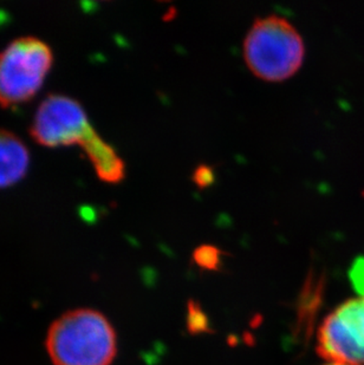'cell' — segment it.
Wrapping results in <instances>:
<instances>
[{
  "label": "cell",
  "instance_id": "obj_1",
  "mask_svg": "<svg viewBox=\"0 0 364 365\" xmlns=\"http://www.w3.org/2000/svg\"><path fill=\"white\" fill-rule=\"evenodd\" d=\"M30 135L50 148L79 145L104 182L118 183L126 178V165L116 150L101 138L82 104L63 93H50L38 106Z\"/></svg>",
  "mask_w": 364,
  "mask_h": 365
},
{
  "label": "cell",
  "instance_id": "obj_2",
  "mask_svg": "<svg viewBox=\"0 0 364 365\" xmlns=\"http://www.w3.org/2000/svg\"><path fill=\"white\" fill-rule=\"evenodd\" d=\"M45 349L54 365H111L117 354L116 332L100 311L81 307L54 321Z\"/></svg>",
  "mask_w": 364,
  "mask_h": 365
},
{
  "label": "cell",
  "instance_id": "obj_3",
  "mask_svg": "<svg viewBox=\"0 0 364 365\" xmlns=\"http://www.w3.org/2000/svg\"><path fill=\"white\" fill-rule=\"evenodd\" d=\"M245 63L259 80L283 82L298 73L305 58V44L298 30L277 14L258 18L245 36Z\"/></svg>",
  "mask_w": 364,
  "mask_h": 365
},
{
  "label": "cell",
  "instance_id": "obj_4",
  "mask_svg": "<svg viewBox=\"0 0 364 365\" xmlns=\"http://www.w3.org/2000/svg\"><path fill=\"white\" fill-rule=\"evenodd\" d=\"M54 64L50 45L34 36L11 41L0 51V107L31 100Z\"/></svg>",
  "mask_w": 364,
  "mask_h": 365
},
{
  "label": "cell",
  "instance_id": "obj_5",
  "mask_svg": "<svg viewBox=\"0 0 364 365\" xmlns=\"http://www.w3.org/2000/svg\"><path fill=\"white\" fill-rule=\"evenodd\" d=\"M317 352L329 362L364 365V297L344 302L325 318Z\"/></svg>",
  "mask_w": 364,
  "mask_h": 365
},
{
  "label": "cell",
  "instance_id": "obj_6",
  "mask_svg": "<svg viewBox=\"0 0 364 365\" xmlns=\"http://www.w3.org/2000/svg\"><path fill=\"white\" fill-rule=\"evenodd\" d=\"M30 165L29 148L14 131L0 128V188L21 181Z\"/></svg>",
  "mask_w": 364,
  "mask_h": 365
},
{
  "label": "cell",
  "instance_id": "obj_7",
  "mask_svg": "<svg viewBox=\"0 0 364 365\" xmlns=\"http://www.w3.org/2000/svg\"><path fill=\"white\" fill-rule=\"evenodd\" d=\"M220 255L221 252L217 247L205 245L196 248L194 252V260L203 269H217L220 264Z\"/></svg>",
  "mask_w": 364,
  "mask_h": 365
},
{
  "label": "cell",
  "instance_id": "obj_8",
  "mask_svg": "<svg viewBox=\"0 0 364 365\" xmlns=\"http://www.w3.org/2000/svg\"><path fill=\"white\" fill-rule=\"evenodd\" d=\"M351 284L360 297H364V258H358L351 266Z\"/></svg>",
  "mask_w": 364,
  "mask_h": 365
},
{
  "label": "cell",
  "instance_id": "obj_9",
  "mask_svg": "<svg viewBox=\"0 0 364 365\" xmlns=\"http://www.w3.org/2000/svg\"><path fill=\"white\" fill-rule=\"evenodd\" d=\"M193 181L200 188H206L211 186L214 181L213 169L206 165H201L194 170Z\"/></svg>",
  "mask_w": 364,
  "mask_h": 365
},
{
  "label": "cell",
  "instance_id": "obj_10",
  "mask_svg": "<svg viewBox=\"0 0 364 365\" xmlns=\"http://www.w3.org/2000/svg\"><path fill=\"white\" fill-rule=\"evenodd\" d=\"M325 365H349V364H344V363H336V362H329L328 364Z\"/></svg>",
  "mask_w": 364,
  "mask_h": 365
}]
</instances>
